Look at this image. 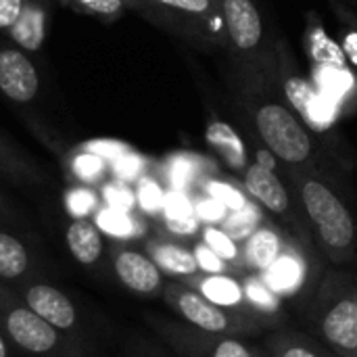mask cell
<instances>
[{
  "label": "cell",
  "instance_id": "6da1fadb",
  "mask_svg": "<svg viewBox=\"0 0 357 357\" xmlns=\"http://www.w3.org/2000/svg\"><path fill=\"white\" fill-rule=\"evenodd\" d=\"M236 96L266 151L284 167H320L326 161L316 134L287 102L278 82L238 75Z\"/></svg>",
  "mask_w": 357,
  "mask_h": 357
},
{
  "label": "cell",
  "instance_id": "7a4b0ae2",
  "mask_svg": "<svg viewBox=\"0 0 357 357\" xmlns=\"http://www.w3.org/2000/svg\"><path fill=\"white\" fill-rule=\"evenodd\" d=\"M287 174L324 253L337 264L351 261L357 249V222L331 169L287 167Z\"/></svg>",
  "mask_w": 357,
  "mask_h": 357
},
{
  "label": "cell",
  "instance_id": "3957f363",
  "mask_svg": "<svg viewBox=\"0 0 357 357\" xmlns=\"http://www.w3.org/2000/svg\"><path fill=\"white\" fill-rule=\"evenodd\" d=\"M226 50L238 75L268 77L278 82L276 73V38L268 31L264 15L255 0H218Z\"/></svg>",
  "mask_w": 357,
  "mask_h": 357
},
{
  "label": "cell",
  "instance_id": "277c9868",
  "mask_svg": "<svg viewBox=\"0 0 357 357\" xmlns=\"http://www.w3.org/2000/svg\"><path fill=\"white\" fill-rule=\"evenodd\" d=\"M138 13L201 52L226 50L218 0H140Z\"/></svg>",
  "mask_w": 357,
  "mask_h": 357
},
{
  "label": "cell",
  "instance_id": "5b68a950",
  "mask_svg": "<svg viewBox=\"0 0 357 357\" xmlns=\"http://www.w3.org/2000/svg\"><path fill=\"white\" fill-rule=\"evenodd\" d=\"M0 331L29 357H86L84 345L42 320L13 289L0 284Z\"/></svg>",
  "mask_w": 357,
  "mask_h": 357
},
{
  "label": "cell",
  "instance_id": "8992f818",
  "mask_svg": "<svg viewBox=\"0 0 357 357\" xmlns=\"http://www.w3.org/2000/svg\"><path fill=\"white\" fill-rule=\"evenodd\" d=\"M312 310L324 345L337 357H357V282L331 274L316 291Z\"/></svg>",
  "mask_w": 357,
  "mask_h": 357
},
{
  "label": "cell",
  "instance_id": "52a82bcc",
  "mask_svg": "<svg viewBox=\"0 0 357 357\" xmlns=\"http://www.w3.org/2000/svg\"><path fill=\"white\" fill-rule=\"evenodd\" d=\"M161 297L169 305V310L182 318V322L199 331L230 335V337H251L270 328L264 320L251 314L226 310V307L211 303L209 299H205L201 293H197L192 287L184 284L182 280L165 282Z\"/></svg>",
  "mask_w": 357,
  "mask_h": 357
},
{
  "label": "cell",
  "instance_id": "ba28073f",
  "mask_svg": "<svg viewBox=\"0 0 357 357\" xmlns=\"http://www.w3.org/2000/svg\"><path fill=\"white\" fill-rule=\"evenodd\" d=\"M153 331L180 357H266L243 337L199 331L186 322L149 318Z\"/></svg>",
  "mask_w": 357,
  "mask_h": 357
},
{
  "label": "cell",
  "instance_id": "9c48e42d",
  "mask_svg": "<svg viewBox=\"0 0 357 357\" xmlns=\"http://www.w3.org/2000/svg\"><path fill=\"white\" fill-rule=\"evenodd\" d=\"M305 48L314 65V75L322 82L326 94L335 100H345L356 94L354 75L347 67V59L328 36L326 29L318 23L316 15L310 17V25L305 29Z\"/></svg>",
  "mask_w": 357,
  "mask_h": 357
},
{
  "label": "cell",
  "instance_id": "30bf717a",
  "mask_svg": "<svg viewBox=\"0 0 357 357\" xmlns=\"http://www.w3.org/2000/svg\"><path fill=\"white\" fill-rule=\"evenodd\" d=\"M314 270V257L310 255L307 245L299 236L289 234L284 249L261 278L282 301H287L297 299L312 287Z\"/></svg>",
  "mask_w": 357,
  "mask_h": 357
},
{
  "label": "cell",
  "instance_id": "8fae6325",
  "mask_svg": "<svg viewBox=\"0 0 357 357\" xmlns=\"http://www.w3.org/2000/svg\"><path fill=\"white\" fill-rule=\"evenodd\" d=\"M40 90L42 73L33 56L0 38V94L17 107H31Z\"/></svg>",
  "mask_w": 357,
  "mask_h": 357
},
{
  "label": "cell",
  "instance_id": "7c38bea8",
  "mask_svg": "<svg viewBox=\"0 0 357 357\" xmlns=\"http://www.w3.org/2000/svg\"><path fill=\"white\" fill-rule=\"evenodd\" d=\"M276 73H278V86L287 102L295 109V113L307 121V128L314 134H320L326 130L324 117H320V98L316 90L310 86V82L297 71L295 59L282 38H276Z\"/></svg>",
  "mask_w": 357,
  "mask_h": 357
},
{
  "label": "cell",
  "instance_id": "4fadbf2b",
  "mask_svg": "<svg viewBox=\"0 0 357 357\" xmlns=\"http://www.w3.org/2000/svg\"><path fill=\"white\" fill-rule=\"evenodd\" d=\"M111 266L115 278L134 295L157 297L163 293L165 274L144 249H134L130 245L115 243L111 247Z\"/></svg>",
  "mask_w": 357,
  "mask_h": 357
},
{
  "label": "cell",
  "instance_id": "5bb4252c",
  "mask_svg": "<svg viewBox=\"0 0 357 357\" xmlns=\"http://www.w3.org/2000/svg\"><path fill=\"white\" fill-rule=\"evenodd\" d=\"M19 297L50 326H54L63 335L79 341L77 339V335L82 331L79 314L67 293H63L61 289H56L48 282L27 280L19 289Z\"/></svg>",
  "mask_w": 357,
  "mask_h": 357
},
{
  "label": "cell",
  "instance_id": "9a60e30c",
  "mask_svg": "<svg viewBox=\"0 0 357 357\" xmlns=\"http://www.w3.org/2000/svg\"><path fill=\"white\" fill-rule=\"evenodd\" d=\"M243 186L247 195L268 213L278 215L284 222H291L295 228H299V220L295 213L293 199L287 190V184L280 180V176L264 165V163H249V167L243 172Z\"/></svg>",
  "mask_w": 357,
  "mask_h": 357
},
{
  "label": "cell",
  "instance_id": "2e32d148",
  "mask_svg": "<svg viewBox=\"0 0 357 357\" xmlns=\"http://www.w3.org/2000/svg\"><path fill=\"white\" fill-rule=\"evenodd\" d=\"M52 2L54 0H25L21 15L8 31L6 40L31 56L38 54L44 48L50 33Z\"/></svg>",
  "mask_w": 357,
  "mask_h": 357
},
{
  "label": "cell",
  "instance_id": "e0dca14e",
  "mask_svg": "<svg viewBox=\"0 0 357 357\" xmlns=\"http://www.w3.org/2000/svg\"><path fill=\"white\" fill-rule=\"evenodd\" d=\"M149 257L159 266V270L169 276L172 280H186L195 274H199V266L195 259L192 247H188L184 241L169 236V234H155L144 241L142 247Z\"/></svg>",
  "mask_w": 357,
  "mask_h": 357
},
{
  "label": "cell",
  "instance_id": "ac0fdd59",
  "mask_svg": "<svg viewBox=\"0 0 357 357\" xmlns=\"http://www.w3.org/2000/svg\"><path fill=\"white\" fill-rule=\"evenodd\" d=\"M289 238V232L272 224L268 218L257 226V230L243 241V261L247 272L264 274L280 255Z\"/></svg>",
  "mask_w": 357,
  "mask_h": 357
},
{
  "label": "cell",
  "instance_id": "d6986e66",
  "mask_svg": "<svg viewBox=\"0 0 357 357\" xmlns=\"http://www.w3.org/2000/svg\"><path fill=\"white\" fill-rule=\"evenodd\" d=\"M0 178L15 186H44L48 174L29 153L0 132Z\"/></svg>",
  "mask_w": 357,
  "mask_h": 357
},
{
  "label": "cell",
  "instance_id": "ffe728a7",
  "mask_svg": "<svg viewBox=\"0 0 357 357\" xmlns=\"http://www.w3.org/2000/svg\"><path fill=\"white\" fill-rule=\"evenodd\" d=\"M184 284L192 287L197 293H201L205 299H209L211 303L226 307V310H234V312H243V314H251L247 297H245V289L241 278L236 276H224V274H195L186 280H182ZM257 318V316H255Z\"/></svg>",
  "mask_w": 357,
  "mask_h": 357
},
{
  "label": "cell",
  "instance_id": "44dd1931",
  "mask_svg": "<svg viewBox=\"0 0 357 357\" xmlns=\"http://www.w3.org/2000/svg\"><path fill=\"white\" fill-rule=\"evenodd\" d=\"M65 245L71 257L86 268L102 261L105 236L102 230L88 218H73L65 228Z\"/></svg>",
  "mask_w": 357,
  "mask_h": 357
},
{
  "label": "cell",
  "instance_id": "7402d4cb",
  "mask_svg": "<svg viewBox=\"0 0 357 357\" xmlns=\"http://www.w3.org/2000/svg\"><path fill=\"white\" fill-rule=\"evenodd\" d=\"M38 259L23 238L0 228V280L4 282H27L33 278Z\"/></svg>",
  "mask_w": 357,
  "mask_h": 357
},
{
  "label": "cell",
  "instance_id": "603a6c76",
  "mask_svg": "<svg viewBox=\"0 0 357 357\" xmlns=\"http://www.w3.org/2000/svg\"><path fill=\"white\" fill-rule=\"evenodd\" d=\"M205 140L207 144L213 149V153L230 167V169H236V172H245L249 167V155H247V149L238 136V132L218 119V117H211L209 123H207V130H205Z\"/></svg>",
  "mask_w": 357,
  "mask_h": 357
},
{
  "label": "cell",
  "instance_id": "cb8c5ba5",
  "mask_svg": "<svg viewBox=\"0 0 357 357\" xmlns=\"http://www.w3.org/2000/svg\"><path fill=\"white\" fill-rule=\"evenodd\" d=\"M245 297L249 303V310L253 316L264 320L270 328L276 326L284 318V301L268 287V282L261 278V274L255 272H245L241 276Z\"/></svg>",
  "mask_w": 357,
  "mask_h": 357
},
{
  "label": "cell",
  "instance_id": "d4e9b609",
  "mask_svg": "<svg viewBox=\"0 0 357 357\" xmlns=\"http://www.w3.org/2000/svg\"><path fill=\"white\" fill-rule=\"evenodd\" d=\"M215 174V165L201 155L195 153H178L172 155L163 163V176L178 190L199 188L207 176Z\"/></svg>",
  "mask_w": 357,
  "mask_h": 357
},
{
  "label": "cell",
  "instance_id": "484cf974",
  "mask_svg": "<svg viewBox=\"0 0 357 357\" xmlns=\"http://www.w3.org/2000/svg\"><path fill=\"white\" fill-rule=\"evenodd\" d=\"M268 357H337L328 347L297 335V333H278L266 341Z\"/></svg>",
  "mask_w": 357,
  "mask_h": 357
},
{
  "label": "cell",
  "instance_id": "4316f807",
  "mask_svg": "<svg viewBox=\"0 0 357 357\" xmlns=\"http://www.w3.org/2000/svg\"><path fill=\"white\" fill-rule=\"evenodd\" d=\"M201 241L213 249L222 259H226L230 266L238 268L241 272H247L245 270V261H243V245L232 238L222 226H215V224H203L201 228Z\"/></svg>",
  "mask_w": 357,
  "mask_h": 357
},
{
  "label": "cell",
  "instance_id": "83f0119b",
  "mask_svg": "<svg viewBox=\"0 0 357 357\" xmlns=\"http://www.w3.org/2000/svg\"><path fill=\"white\" fill-rule=\"evenodd\" d=\"M199 188H201L203 195H207V197L215 199L218 203H222L228 211H238V209H243V207L251 201V197L247 195L245 186L241 188V186H236L234 182L226 180V178H222V176H218V174L207 176V178L201 182Z\"/></svg>",
  "mask_w": 357,
  "mask_h": 357
},
{
  "label": "cell",
  "instance_id": "f1b7e54d",
  "mask_svg": "<svg viewBox=\"0 0 357 357\" xmlns=\"http://www.w3.org/2000/svg\"><path fill=\"white\" fill-rule=\"evenodd\" d=\"M59 2L77 15L92 17L100 23H115L130 10L128 0H59Z\"/></svg>",
  "mask_w": 357,
  "mask_h": 357
},
{
  "label": "cell",
  "instance_id": "f546056e",
  "mask_svg": "<svg viewBox=\"0 0 357 357\" xmlns=\"http://www.w3.org/2000/svg\"><path fill=\"white\" fill-rule=\"evenodd\" d=\"M264 220H266L264 209L251 199L243 209H238V211H228L226 218H224V222H222L220 226H222L232 238H236V241L243 245V241H247V238L257 230V226H259Z\"/></svg>",
  "mask_w": 357,
  "mask_h": 357
},
{
  "label": "cell",
  "instance_id": "4dcf8cb0",
  "mask_svg": "<svg viewBox=\"0 0 357 357\" xmlns=\"http://www.w3.org/2000/svg\"><path fill=\"white\" fill-rule=\"evenodd\" d=\"M328 4L339 23L341 50H343L347 63L357 71V13L341 0H328Z\"/></svg>",
  "mask_w": 357,
  "mask_h": 357
},
{
  "label": "cell",
  "instance_id": "1f68e13d",
  "mask_svg": "<svg viewBox=\"0 0 357 357\" xmlns=\"http://www.w3.org/2000/svg\"><path fill=\"white\" fill-rule=\"evenodd\" d=\"M107 165H105V159L94 155V153H77L73 151L65 172L71 176V178H77L82 182H98L105 174Z\"/></svg>",
  "mask_w": 357,
  "mask_h": 357
},
{
  "label": "cell",
  "instance_id": "d6a6232c",
  "mask_svg": "<svg viewBox=\"0 0 357 357\" xmlns=\"http://www.w3.org/2000/svg\"><path fill=\"white\" fill-rule=\"evenodd\" d=\"M192 251H195V259H197V266H199V272L201 274H224V276H236V278H241L245 274L238 268L230 266L226 259H222L203 241H197L192 245Z\"/></svg>",
  "mask_w": 357,
  "mask_h": 357
},
{
  "label": "cell",
  "instance_id": "836d02e7",
  "mask_svg": "<svg viewBox=\"0 0 357 357\" xmlns=\"http://www.w3.org/2000/svg\"><path fill=\"white\" fill-rule=\"evenodd\" d=\"M192 207H195V218L199 222H203V224H215V226H220L224 222L226 213H228V209L222 203H218L215 199H211L207 195H203L201 199H197Z\"/></svg>",
  "mask_w": 357,
  "mask_h": 357
},
{
  "label": "cell",
  "instance_id": "e575fe53",
  "mask_svg": "<svg viewBox=\"0 0 357 357\" xmlns=\"http://www.w3.org/2000/svg\"><path fill=\"white\" fill-rule=\"evenodd\" d=\"M67 205L71 211L77 213V218H86L88 211L96 209L98 205V197L88 190V188H73L69 195H67Z\"/></svg>",
  "mask_w": 357,
  "mask_h": 357
},
{
  "label": "cell",
  "instance_id": "d590c367",
  "mask_svg": "<svg viewBox=\"0 0 357 357\" xmlns=\"http://www.w3.org/2000/svg\"><path fill=\"white\" fill-rule=\"evenodd\" d=\"M25 0H0V38H6L17 23Z\"/></svg>",
  "mask_w": 357,
  "mask_h": 357
},
{
  "label": "cell",
  "instance_id": "8d00e7d4",
  "mask_svg": "<svg viewBox=\"0 0 357 357\" xmlns=\"http://www.w3.org/2000/svg\"><path fill=\"white\" fill-rule=\"evenodd\" d=\"M113 169H115V172L119 174V178H123V180H136V178L142 176V172H144V159L138 157V155H134V153H126V155H121V157L117 159V163H115Z\"/></svg>",
  "mask_w": 357,
  "mask_h": 357
},
{
  "label": "cell",
  "instance_id": "74e56055",
  "mask_svg": "<svg viewBox=\"0 0 357 357\" xmlns=\"http://www.w3.org/2000/svg\"><path fill=\"white\" fill-rule=\"evenodd\" d=\"M140 192H146V207L149 209H159V205H161V201H163V192H161V188L155 184V182H144L142 184V188H140Z\"/></svg>",
  "mask_w": 357,
  "mask_h": 357
},
{
  "label": "cell",
  "instance_id": "f35d334b",
  "mask_svg": "<svg viewBox=\"0 0 357 357\" xmlns=\"http://www.w3.org/2000/svg\"><path fill=\"white\" fill-rule=\"evenodd\" d=\"M0 222H2V224H19V222H21L17 209L10 205V201L4 197L2 190H0Z\"/></svg>",
  "mask_w": 357,
  "mask_h": 357
},
{
  "label": "cell",
  "instance_id": "ab89813d",
  "mask_svg": "<svg viewBox=\"0 0 357 357\" xmlns=\"http://www.w3.org/2000/svg\"><path fill=\"white\" fill-rule=\"evenodd\" d=\"M10 343L6 341V337L2 335V331H0V357H13L10 356Z\"/></svg>",
  "mask_w": 357,
  "mask_h": 357
},
{
  "label": "cell",
  "instance_id": "60d3db41",
  "mask_svg": "<svg viewBox=\"0 0 357 357\" xmlns=\"http://www.w3.org/2000/svg\"><path fill=\"white\" fill-rule=\"evenodd\" d=\"M128 6H130V10H136V13H138V8H140V0H128Z\"/></svg>",
  "mask_w": 357,
  "mask_h": 357
},
{
  "label": "cell",
  "instance_id": "b9f144b4",
  "mask_svg": "<svg viewBox=\"0 0 357 357\" xmlns=\"http://www.w3.org/2000/svg\"><path fill=\"white\" fill-rule=\"evenodd\" d=\"M341 2H345L347 6H351L354 10H357V0H341Z\"/></svg>",
  "mask_w": 357,
  "mask_h": 357
}]
</instances>
